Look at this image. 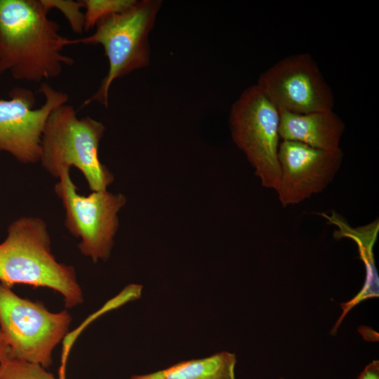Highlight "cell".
Listing matches in <instances>:
<instances>
[{"instance_id":"obj_1","label":"cell","mask_w":379,"mask_h":379,"mask_svg":"<svg viewBox=\"0 0 379 379\" xmlns=\"http://www.w3.org/2000/svg\"><path fill=\"white\" fill-rule=\"evenodd\" d=\"M42 0H0V74L43 83L60 76L72 58L62 54L69 39L48 18Z\"/></svg>"},{"instance_id":"obj_2","label":"cell","mask_w":379,"mask_h":379,"mask_svg":"<svg viewBox=\"0 0 379 379\" xmlns=\"http://www.w3.org/2000/svg\"><path fill=\"white\" fill-rule=\"evenodd\" d=\"M0 283L51 288L62 296L68 309L84 302L75 269L56 260L47 225L38 217H21L9 225L0 244Z\"/></svg>"},{"instance_id":"obj_3","label":"cell","mask_w":379,"mask_h":379,"mask_svg":"<svg viewBox=\"0 0 379 379\" xmlns=\"http://www.w3.org/2000/svg\"><path fill=\"white\" fill-rule=\"evenodd\" d=\"M105 130L101 122L90 117L79 119L72 105L58 107L50 114L42 133L41 166L55 178L62 168H77L91 192L107 190L114 176L99 159Z\"/></svg>"},{"instance_id":"obj_4","label":"cell","mask_w":379,"mask_h":379,"mask_svg":"<svg viewBox=\"0 0 379 379\" xmlns=\"http://www.w3.org/2000/svg\"><path fill=\"white\" fill-rule=\"evenodd\" d=\"M160 0L136 1L129 9L100 19L93 34L69 39V45L100 44L107 58L109 69L98 91L86 99L82 107L93 101L108 106L113 81L133 70L147 66L150 60L148 36L161 8Z\"/></svg>"},{"instance_id":"obj_5","label":"cell","mask_w":379,"mask_h":379,"mask_svg":"<svg viewBox=\"0 0 379 379\" xmlns=\"http://www.w3.org/2000/svg\"><path fill=\"white\" fill-rule=\"evenodd\" d=\"M71 321L67 310L52 312L43 303L21 298L0 283V328L10 359L48 368L53 350L67 335Z\"/></svg>"},{"instance_id":"obj_6","label":"cell","mask_w":379,"mask_h":379,"mask_svg":"<svg viewBox=\"0 0 379 379\" xmlns=\"http://www.w3.org/2000/svg\"><path fill=\"white\" fill-rule=\"evenodd\" d=\"M280 112L260 88H247L231 108L232 140L244 153L263 187L277 191L280 179Z\"/></svg>"},{"instance_id":"obj_7","label":"cell","mask_w":379,"mask_h":379,"mask_svg":"<svg viewBox=\"0 0 379 379\" xmlns=\"http://www.w3.org/2000/svg\"><path fill=\"white\" fill-rule=\"evenodd\" d=\"M69 168H62L54 192L65 211V226L80 239L77 247L93 262L106 261L111 255L119 227L118 213L126 202L121 194L107 190L81 195L74 183Z\"/></svg>"},{"instance_id":"obj_8","label":"cell","mask_w":379,"mask_h":379,"mask_svg":"<svg viewBox=\"0 0 379 379\" xmlns=\"http://www.w3.org/2000/svg\"><path fill=\"white\" fill-rule=\"evenodd\" d=\"M39 92L44 103L34 109V93L25 88L14 87L8 99H0V152H6L23 164L39 161L41 136L51 112L66 104V93L57 91L46 82Z\"/></svg>"},{"instance_id":"obj_9","label":"cell","mask_w":379,"mask_h":379,"mask_svg":"<svg viewBox=\"0 0 379 379\" xmlns=\"http://www.w3.org/2000/svg\"><path fill=\"white\" fill-rule=\"evenodd\" d=\"M257 86L279 111L304 114L333 107L331 88L308 53L280 60L260 76Z\"/></svg>"},{"instance_id":"obj_10","label":"cell","mask_w":379,"mask_h":379,"mask_svg":"<svg viewBox=\"0 0 379 379\" xmlns=\"http://www.w3.org/2000/svg\"><path fill=\"white\" fill-rule=\"evenodd\" d=\"M341 148L316 149L281 140L279 148L280 179L277 190L280 204L295 205L324 191L332 182L343 160Z\"/></svg>"},{"instance_id":"obj_11","label":"cell","mask_w":379,"mask_h":379,"mask_svg":"<svg viewBox=\"0 0 379 379\" xmlns=\"http://www.w3.org/2000/svg\"><path fill=\"white\" fill-rule=\"evenodd\" d=\"M281 140L294 141L310 147L333 151L340 149L345 126L332 110L295 114L279 111Z\"/></svg>"},{"instance_id":"obj_12","label":"cell","mask_w":379,"mask_h":379,"mask_svg":"<svg viewBox=\"0 0 379 379\" xmlns=\"http://www.w3.org/2000/svg\"><path fill=\"white\" fill-rule=\"evenodd\" d=\"M234 353L222 351L207 357L182 361L169 367L129 379H236Z\"/></svg>"},{"instance_id":"obj_13","label":"cell","mask_w":379,"mask_h":379,"mask_svg":"<svg viewBox=\"0 0 379 379\" xmlns=\"http://www.w3.org/2000/svg\"><path fill=\"white\" fill-rule=\"evenodd\" d=\"M137 0H82L85 8L84 31L95 26L102 18L132 7Z\"/></svg>"},{"instance_id":"obj_14","label":"cell","mask_w":379,"mask_h":379,"mask_svg":"<svg viewBox=\"0 0 379 379\" xmlns=\"http://www.w3.org/2000/svg\"><path fill=\"white\" fill-rule=\"evenodd\" d=\"M0 379H58L41 365L8 359L0 364Z\"/></svg>"},{"instance_id":"obj_15","label":"cell","mask_w":379,"mask_h":379,"mask_svg":"<svg viewBox=\"0 0 379 379\" xmlns=\"http://www.w3.org/2000/svg\"><path fill=\"white\" fill-rule=\"evenodd\" d=\"M51 11L53 8L60 11L67 20L72 30L77 34L84 31L85 17L81 11L84 3L81 1L72 0H42Z\"/></svg>"},{"instance_id":"obj_16","label":"cell","mask_w":379,"mask_h":379,"mask_svg":"<svg viewBox=\"0 0 379 379\" xmlns=\"http://www.w3.org/2000/svg\"><path fill=\"white\" fill-rule=\"evenodd\" d=\"M357 379H379V361L373 360L367 364Z\"/></svg>"},{"instance_id":"obj_17","label":"cell","mask_w":379,"mask_h":379,"mask_svg":"<svg viewBox=\"0 0 379 379\" xmlns=\"http://www.w3.org/2000/svg\"><path fill=\"white\" fill-rule=\"evenodd\" d=\"M9 359V348L0 328V364Z\"/></svg>"},{"instance_id":"obj_18","label":"cell","mask_w":379,"mask_h":379,"mask_svg":"<svg viewBox=\"0 0 379 379\" xmlns=\"http://www.w3.org/2000/svg\"><path fill=\"white\" fill-rule=\"evenodd\" d=\"M58 379H66L65 369H59Z\"/></svg>"},{"instance_id":"obj_19","label":"cell","mask_w":379,"mask_h":379,"mask_svg":"<svg viewBox=\"0 0 379 379\" xmlns=\"http://www.w3.org/2000/svg\"><path fill=\"white\" fill-rule=\"evenodd\" d=\"M280 379H284V378H280Z\"/></svg>"}]
</instances>
